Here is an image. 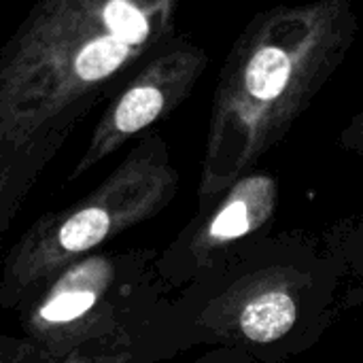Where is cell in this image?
<instances>
[{
    "instance_id": "8992f818",
    "label": "cell",
    "mask_w": 363,
    "mask_h": 363,
    "mask_svg": "<svg viewBox=\"0 0 363 363\" xmlns=\"http://www.w3.org/2000/svg\"><path fill=\"white\" fill-rule=\"evenodd\" d=\"M206 66L208 53L185 38L172 36L155 49L108 98L68 181H77L177 111L196 89Z\"/></svg>"
},
{
    "instance_id": "30bf717a",
    "label": "cell",
    "mask_w": 363,
    "mask_h": 363,
    "mask_svg": "<svg viewBox=\"0 0 363 363\" xmlns=\"http://www.w3.org/2000/svg\"><path fill=\"white\" fill-rule=\"evenodd\" d=\"M0 363H132L117 357H68L51 359L40 355L21 336H11L0 330Z\"/></svg>"
},
{
    "instance_id": "9c48e42d",
    "label": "cell",
    "mask_w": 363,
    "mask_h": 363,
    "mask_svg": "<svg viewBox=\"0 0 363 363\" xmlns=\"http://www.w3.org/2000/svg\"><path fill=\"white\" fill-rule=\"evenodd\" d=\"M325 240L342 257L351 274L363 281V202L353 215L338 221L325 234Z\"/></svg>"
},
{
    "instance_id": "6da1fadb",
    "label": "cell",
    "mask_w": 363,
    "mask_h": 363,
    "mask_svg": "<svg viewBox=\"0 0 363 363\" xmlns=\"http://www.w3.org/2000/svg\"><path fill=\"white\" fill-rule=\"evenodd\" d=\"M323 238L272 230L172 294L164 357L234 349L259 363L311 351L363 291Z\"/></svg>"
},
{
    "instance_id": "8fae6325",
    "label": "cell",
    "mask_w": 363,
    "mask_h": 363,
    "mask_svg": "<svg viewBox=\"0 0 363 363\" xmlns=\"http://www.w3.org/2000/svg\"><path fill=\"white\" fill-rule=\"evenodd\" d=\"M340 145L353 153L363 155V108L351 117V121L340 132Z\"/></svg>"
},
{
    "instance_id": "5b68a950",
    "label": "cell",
    "mask_w": 363,
    "mask_h": 363,
    "mask_svg": "<svg viewBox=\"0 0 363 363\" xmlns=\"http://www.w3.org/2000/svg\"><path fill=\"white\" fill-rule=\"evenodd\" d=\"M179 191L168 143L147 132L83 198L36 219L4 257L0 306L15 311L51 274L160 215Z\"/></svg>"
},
{
    "instance_id": "ba28073f",
    "label": "cell",
    "mask_w": 363,
    "mask_h": 363,
    "mask_svg": "<svg viewBox=\"0 0 363 363\" xmlns=\"http://www.w3.org/2000/svg\"><path fill=\"white\" fill-rule=\"evenodd\" d=\"M68 136V130H57L23 143L0 140V238L9 230L40 172L55 157Z\"/></svg>"
},
{
    "instance_id": "7a4b0ae2",
    "label": "cell",
    "mask_w": 363,
    "mask_h": 363,
    "mask_svg": "<svg viewBox=\"0 0 363 363\" xmlns=\"http://www.w3.org/2000/svg\"><path fill=\"white\" fill-rule=\"evenodd\" d=\"M183 0H36L0 49V140L72 128L174 36Z\"/></svg>"
},
{
    "instance_id": "7c38bea8",
    "label": "cell",
    "mask_w": 363,
    "mask_h": 363,
    "mask_svg": "<svg viewBox=\"0 0 363 363\" xmlns=\"http://www.w3.org/2000/svg\"><path fill=\"white\" fill-rule=\"evenodd\" d=\"M191 363H259L253 357L234 351V349H208L206 353H202L196 362Z\"/></svg>"
},
{
    "instance_id": "52a82bcc",
    "label": "cell",
    "mask_w": 363,
    "mask_h": 363,
    "mask_svg": "<svg viewBox=\"0 0 363 363\" xmlns=\"http://www.w3.org/2000/svg\"><path fill=\"white\" fill-rule=\"evenodd\" d=\"M279 183L272 174L251 170L213 200L198 204L194 217L166 245L155 270L170 291H179L219 266L245 242L268 234L279 211Z\"/></svg>"
},
{
    "instance_id": "3957f363",
    "label": "cell",
    "mask_w": 363,
    "mask_h": 363,
    "mask_svg": "<svg viewBox=\"0 0 363 363\" xmlns=\"http://www.w3.org/2000/svg\"><path fill=\"white\" fill-rule=\"evenodd\" d=\"M357 38L351 0H306L257 13L217 79L198 204L255 170L308 111Z\"/></svg>"
},
{
    "instance_id": "277c9868",
    "label": "cell",
    "mask_w": 363,
    "mask_h": 363,
    "mask_svg": "<svg viewBox=\"0 0 363 363\" xmlns=\"http://www.w3.org/2000/svg\"><path fill=\"white\" fill-rule=\"evenodd\" d=\"M160 249L96 251L38 285L17 308L21 338L40 355L164 362L172 294L155 270Z\"/></svg>"
}]
</instances>
